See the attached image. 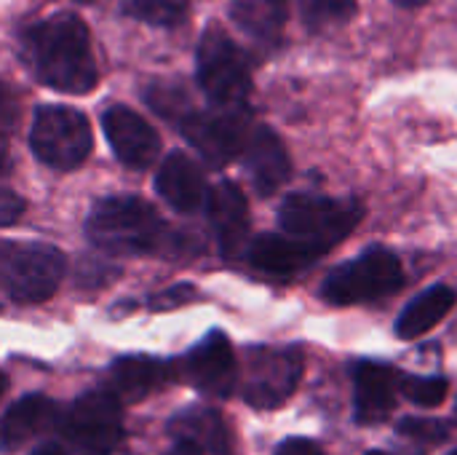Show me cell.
<instances>
[{
    "label": "cell",
    "instance_id": "d6a6232c",
    "mask_svg": "<svg viewBox=\"0 0 457 455\" xmlns=\"http://www.w3.org/2000/svg\"><path fill=\"white\" fill-rule=\"evenodd\" d=\"M11 166V153H8V131L0 129V174H5Z\"/></svg>",
    "mask_w": 457,
    "mask_h": 455
},
{
    "label": "cell",
    "instance_id": "7402d4cb",
    "mask_svg": "<svg viewBox=\"0 0 457 455\" xmlns=\"http://www.w3.org/2000/svg\"><path fill=\"white\" fill-rule=\"evenodd\" d=\"M233 21L260 46H276L287 24V0H238Z\"/></svg>",
    "mask_w": 457,
    "mask_h": 455
},
{
    "label": "cell",
    "instance_id": "7c38bea8",
    "mask_svg": "<svg viewBox=\"0 0 457 455\" xmlns=\"http://www.w3.org/2000/svg\"><path fill=\"white\" fill-rule=\"evenodd\" d=\"M104 137L120 164L131 169H147L161 153L158 131L131 107L112 105L102 113Z\"/></svg>",
    "mask_w": 457,
    "mask_h": 455
},
{
    "label": "cell",
    "instance_id": "4316f807",
    "mask_svg": "<svg viewBox=\"0 0 457 455\" xmlns=\"http://www.w3.org/2000/svg\"><path fill=\"white\" fill-rule=\"evenodd\" d=\"M399 434L407 440L423 442V445H436L450 434V429H447V424H442L436 418H404L399 424Z\"/></svg>",
    "mask_w": 457,
    "mask_h": 455
},
{
    "label": "cell",
    "instance_id": "ba28073f",
    "mask_svg": "<svg viewBox=\"0 0 457 455\" xmlns=\"http://www.w3.org/2000/svg\"><path fill=\"white\" fill-rule=\"evenodd\" d=\"M29 147L35 158L56 172H72L86 164L94 134L88 118L67 105H43L35 113Z\"/></svg>",
    "mask_w": 457,
    "mask_h": 455
},
{
    "label": "cell",
    "instance_id": "2e32d148",
    "mask_svg": "<svg viewBox=\"0 0 457 455\" xmlns=\"http://www.w3.org/2000/svg\"><path fill=\"white\" fill-rule=\"evenodd\" d=\"M206 215L222 255H236L249 233V204L236 182H217L206 196Z\"/></svg>",
    "mask_w": 457,
    "mask_h": 455
},
{
    "label": "cell",
    "instance_id": "6da1fadb",
    "mask_svg": "<svg viewBox=\"0 0 457 455\" xmlns=\"http://www.w3.org/2000/svg\"><path fill=\"white\" fill-rule=\"evenodd\" d=\"M21 59L37 83L62 94H88L99 83L91 35L75 13H54L27 27Z\"/></svg>",
    "mask_w": 457,
    "mask_h": 455
},
{
    "label": "cell",
    "instance_id": "f1b7e54d",
    "mask_svg": "<svg viewBox=\"0 0 457 455\" xmlns=\"http://www.w3.org/2000/svg\"><path fill=\"white\" fill-rule=\"evenodd\" d=\"M24 209H27V201L19 193H13L11 188H0V228L13 225L24 215Z\"/></svg>",
    "mask_w": 457,
    "mask_h": 455
},
{
    "label": "cell",
    "instance_id": "7a4b0ae2",
    "mask_svg": "<svg viewBox=\"0 0 457 455\" xmlns=\"http://www.w3.org/2000/svg\"><path fill=\"white\" fill-rule=\"evenodd\" d=\"M86 239L107 255H150L174 249L179 239L153 204L139 196H104L86 217Z\"/></svg>",
    "mask_w": 457,
    "mask_h": 455
},
{
    "label": "cell",
    "instance_id": "f546056e",
    "mask_svg": "<svg viewBox=\"0 0 457 455\" xmlns=\"http://www.w3.org/2000/svg\"><path fill=\"white\" fill-rule=\"evenodd\" d=\"M13 121H16V97L5 83H0V129L8 131Z\"/></svg>",
    "mask_w": 457,
    "mask_h": 455
},
{
    "label": "cell",
    "instance_id": "cb8c5ba5",
    "mask_svg": "<svg viewBox=\"0 0 457 455\" xmlns=\"http://www.w3.org/2000/svg\"><path fill=\"white\" fill-rule=\"evenodd\" d=\"M300 16L308 29L319 32L332 24H343L356 13V0H297Z\"/></svg>",
    "mask_w": 457,
    "mask_h": 455
},
{
    "label": "cell",
    "instance_id": "d590c367",
    "mask_svg": "<svg viewBox=\"0 0 457 455\" xmlns=\"http://www.w3.org/2000/svg\"><path fill=\"white\" fill-rule=\"evenodd\" d=\"M3 392H5V378L0 375V394H3Z\"/></svg>",
    "mask_w": 457,
    "mask_h": 455
},
{
    "label": "cell",
    "instance_id": "f35d334b",
    "mask_svg": "<svg viewBox=\"0 0 457 455\" xmlns=\"http://www.w3.org/2000/svg\"><path fill=\"white\" fill-rule=\"evenodd\" d=\"M453 455H457V451H455V453H453Z\"/></svg>",
    "mask_w": 457,
    "mask_h": 455
},
{
    "label": "cell",
    "instance_id": "8992f818",
    "mask_svg": "<svg viewBox=\"0 0 457 455\" xmlns=\"http://www.w3.org/2000/svg\"><path fill=\"white\" fill-rule=\"evenodd\" d=\"M198 86L217 107H246L252 91V72L244 51L220 27L212 24L198 40L195 51Z\"/></svg>",
    "mask_w": 457,
    "mask_h": 455
},
{
    "label": "cell",
    "instance_id": "4fadbf2b",
    "mask_svg": "<svg viewBox=\"0 0 457 455\" xmlns=\"http://www.w3.org/2000/svg\"><path fill=\"white\" fill-rule=\"evenodd\" d=\"M399 375L383 362H359L353 370V416L361 426L383 424L396 410Z\"/></svg>",
    "mask_w": 457,
    "mask_h": 455
},
{
    "label": "cell",
    "instance_id": "d4e9b609",
    "mask_svg": "<svg viewBox=\"0 0 457 455\" xmlns=\"http://www.w3.org/2000/svg\"><path fill=\"white\" fill-rule=\"evenodd\" d=\"M145 99H147V105H153L155 113H161L163 118L177 121V123L193 110V102H190L187 91L179 83H171V80H158V83L147 86Z\"/></svg>",
    "mask_w": 457,
    "mask_h": 455
},
{
    "label": "cell",
    "instance_id": "5bb4252c",
    "mask_svg": "<svg viewBox=\"0 0 457 455\" xmlns=\"http://www.w3.org/2000/svg\"><path fill=\"white\" fill-rule=\"evenodd\" d=\"M244 161H246V172L252 177V185H254L257 196H262V198H268L278 188H284V182L292 174L289 153H287L281 137L270 126H257L246 137Z\"/></svg>",
    "mask_w": 457,
    "mask_h": 455
},
{
    "label": "cell",
    "instance_id": "74e56055",
    "mask_svg": "<svg viewBox=\"0 0 457 455\" xmlns=\"http://www.w3.org/2000/svg\"><path fill=\"white\" fill-rule=\"evenodd\" d=\"M78 3H96V0H78Z\"/></svg>",
    "mask_w": 457,
    "mask_h": 455
},
{
    "label": "cell",
    "instance_id": "ac0fdd59",
    "mask_svg": "<svg viewBox=\"0 0 457 455\" xmlns=\"http://www.w3.org/2000/svg\"><path fill=\"white\" fill-rule=\"evenodd\" d=\"M155 190L177 212H195L206 201L204 174L198 164L182 150L166 156V161L155 174Z\"/></svg>",
    "mask_w": 457,
    "mask_h": 455
},
{
    "label": "cell",
    "instance_id": "603a6c76",
    "mask_svg": "<svg viewBox=\"0 0 457 455\" xmlns=\"http://www.w3.org/2000/svg\"><path fill=\"white\" fill-rule=\"evenodd\" d=\"M123 13L153 27H177L190 13V0H126Z\"/></svg>",
    "mask_w": 457,
    "mask_h": 455
},
{
    "label": "cell",
    "instance_id": "8d00e7d4",
    "mask_svg": "<svg viewBox=\"0 0 457 455\" xmlns=\"http://www.w3.org/2000/svg\"><path fill=\"white\" fill-rule=\"evenodd\" d=\"M367 455H391V453H383V451H372V453H367Z\"/></svg>",
    "mask_w": 457,
    "mask_h": 455
},
{
    "label": "cell",
    "instance_id": "e0dca14e",
    "mask_svg": "<svg viewBox=\"0 0 457 455\" xmlns=\"http://www.w3.org/2000/svg\"><path fill=\"white\" fill-rule=\"evenodd\" d=\"M327 252H321L319 247L295 239L289 233H260L257 239H252L246 257L249 263L262 271V274H273V276H292L300 274L305 268H311L319 257H324Z\"/></svg>",
    "mask_w": 457,
    "mask_h": 455
},
{
    "label": "cell",
    "instance_id": "d6986e66",
    "mask_svg": "<svg viewBox=\"0 0 457 455\" xmlns=\"http://www.w3.org/2000/svg\"><path fill=\"white\" fill-rule=\"evenodd\" d=\"M112 389L126 402H142L171 381V367L153 357H120L110 367Z\"/></svg>",
    "mask_w": 457,
    "mask_h": 455
},
{
    "label": "cell",
    "instance_id": "9c48e42d",
    "mask_svg": "<svg viewBox=\"0 0 457 455\" xmlns=\"http://www.w3.org/2000/svg\"><path fill=\"white\" fill-rule=\"evenodd\" d=\"M303 378V351L295 346H260L249 351L244 400L257 410L281 408Z\"/></svg>",
    "mask_w": 457,
    "mask_h": 455
},
{
    "label": "cell",
    "instance_id": "83f0119b",
    "mask_svg": "<svg viewBox=\"0 0 457 455\" xmlns=\"http://www.w3.org/2000/svg\"><path fill=\"white\" fill-rule=\"evenodd\" d=\"M190 298H195V287L182 282V284H174V287H169V290H163V292L153 295V298H150V308H153V311L179 308V306H185Z\"/></svg>",
    "mask_w": 457,
    "mask_h": 455
},
{
    "label": "cell",
    "instance_id": "44dd1931",
    "mask_svg": "<svg viewBox=\"0 0 457 455\" xmlns=\"http://www.w3.org/2000/svg\"><path fill=\"white\" fill-rule=\"evenodd\" d=\"M169 429L177 437L193 440L212 455H233V437L225 418L212 408H190L171 418Z\"/></svg>",
    "mask_w": 457,
    "mask_h": 455
},
{
    "label": "cell",
    "instance_id": "30bf717a",
    "mask_svg": "<svg viewBox=\"0 0 457 455\" xmlns=\"http://www.w3.org/2000/svg\"><path fill=\"white\" fill-rule=\"evenodd\" d=\"M179 129L185 139L204 156L212 166H228L246 145V107H217L190 110Z\"/></svg>",
    "mask_w": 457,
    "mask_h": 455
},
{
    "label": "cell",
    "instance_id": "484cf974",
    "mask_svg": "<svg viewBox=\"0 0 457 455\" xmlns=\"http://www.w3.org/2000/svg\"><path fill=\"white\" fill-rule=\"evenodd\" d=\"M399 392L418 408H439L450 392V383H447V378H439V375H431V378L404 375L399 381Z\"/></svg>",
    "mask_w": 457,
    "mask_h": 455
},
{
    "label": "cell",
    "instance_id": "9a60e30c",
    "mask_svg": "<svg viewBox=\"0 0 457 455\" xmlns=\"http://www.w3.org/2000/svg\"><path fill=\"white\" fill-rule=\"evenodd\" d=\"M59 421V405L46 394H27L0 416V453H16Z\"/></svg>",
    "mask_w": 457,
    "mask_h": 455
},
{
    "label": "cell",
    "instance_id": "3957f363",
    "mask_svg": "<svg viewBox=\"0 0 457 455\" xmlns=\"http://www.w3.org/2000/svg\"><path fill=\"white\" fill-rule=\"evenodd\" d=\"M364 217V206L356 198H332L316 193H292L278 209V225L284 233L303 239L321 252L337 247Z\"/></svg>",
    "mask_w": 457,
    "mask_h": 455
},
{
    "label": "cell",
    "instance_id": "1f68e13d",
    "mask_svg": "<svg viewBox=\"0 0 457 455\" xmlns=\"http://www.w3.org/2000/svg\"><path fill=\"white\" fill-rule=\"evenodd\" d=\"M166 455H204V448H201V445H195L193 440L179 437Z\"/></svg>",
    "mask_w": 457,
    "mask_h": 455
},
{
    "label": "cell",
    "instance_id": "e575fe53",
    "mask_svg": "<svg viewBox=\"0 0 457 455\" xmlns=\"http://www.w3.org/2000/svg\"><path fill=\"white\" fill-rule=\"evenodd\" d=\"M399 8H418V5H426L428 0H394Z\"/></svg>",
    "mask_w": 457,
    "mask_h": 455
},
{
    "label": "cell",
    "instance_id": "8fae6325",
    "mask_svg": "<svg viewBox=\"0 0 457 455\" xmlns=\"http://www.w3.org/2000/svg\"><path fill=\"white\" fill-rule=\"evenodd\" d=\"M182 373L201 394L230 397L238 383V362L225 333L212 330L201 343H195L182 359Z\"/></svg>",
    "mask_w": 457,
    "mask_h": 455
},
{
    "label": "cell",
    "instance_id": "52a82bcc",
    "mask_svg": "<svg viewBox=\"0 0 457 455\" xmlns=\"http://www.w3.org/2000/svg\"><path fill=\"white\" fill-rule=\"evenodd\" d=\"M59 429L75 455H112L123 440L120 397L107 389L80 394L62 416Z\"/></svg>",
    "mask_w": 457,
    "mask_h": 455
},
{
    "label": "cell",
    "instance_id": "277c9868",
    "mask_svg": "<svg viewBox=\"0 0 457 455\" xmlns=\"http://www.w3.org/2000/svg\"><path fill=\"white\" fill-rule=\"evenodd\" d=\"M67 260L64 255L43 241H0V287L16 303L48 300L62 279Z\"/></svg>",
    "mask_w": 457,
    "mask_h": 455
},
{
    "label": "cell",
    "instance_id": "836d02e7",
    "mask_svg": "<svg viewBox=\"0 0 457 455\" xmlns=\"http://www.w3.org/2000/svg\"><path fill=\"white\" fill-rule=\"evenodd\" d=\"M32 455H64V451H62V448H56V445H40V448H37Z\"/></svg>",
    "mask_w": 457,
    "mask_h": 455
},
{
    "label": "cell",
    "instance_id": "5b68a950",
    "mask_svg": "<svg viewBox=\"0 0 457 455\" xmlns=\"http://www.w3.org/2000/svg\"><path fill=\"white\" fill-rule=\"evenodd\" d=\"M404 287L402 260L383 247H372L359 257L332 268L321 284V298L332 306H356L388 298Z\"/></svg>",
    "mask_w": 457,
    "mask_h": 455
},
{
    "label": "cell",
    "instance_id": "4dcf8cb0",
    "mask_svg": "<svg viewBox=\"0 0 457 455\" xmlns=\"http://www.w3.org/2000/svg\"><path fill=\"white\" fill-rule=\"evenodd\" d=\"M276 455H327L316 442L311 440H303V437H292V440H284L278 445Z\"/></svg>",
    "mask_w": 457,
    "mask_h": 455
},
{
    "label": "cell",
    "instance_id": "ffe728a7",
    "mask_svg": "<svg viewBox=\"0 0 457 455\" xmlns=\"http://www.w3.org/2000/svg\"><path fill=\"white\" fill-rule=\"evenodd\" d=\"M457 303V292L447 284H436L428 287L426 292H420L418 298H412L404 311L396 319V335L402 341H415L420 335H426L428 330H434Z\"/></svg>",
    "mask_w": 457,
    "mask_h": 455
}]
</instances>
